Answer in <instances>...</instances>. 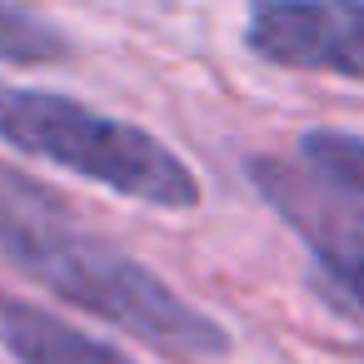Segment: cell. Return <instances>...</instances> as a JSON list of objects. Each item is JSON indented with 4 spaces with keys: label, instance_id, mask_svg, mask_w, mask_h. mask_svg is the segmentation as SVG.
I'll use <instances>...</instances> for the list:
<instances>
[{
    "label": "cell",
    "instance_id": "cell-5",
    "mask_svg": "<svg viewBox=\"0 0 364 364\" xmlns=\"http://www.w3.org/2000/svg\"><path fill=\"white\" fill-rule=\"evenodd\" d=\"M0 349L16 364H140L125 349L95 339L90 329H75L70 319L11 289H0Z\"/></svg>",
    "mask_w": 364,
    "mask_h": 364
},
{
    "label": "cell",
    "instance_id": "cell-3",
    "mask_svg": "<svg viewBox=\"0 0 364 364\" xmlns=\"http://www.w3.org/2000/svg\"><path fill=\"white\" fill-rule=\"evenodd\" d=\"M240 41L264 65L364 85V0H250Z\"/></svg>",
    "mask_w": 364,
    "mask_h": 364
},
{
    "label": "cell",
    "instance_id": "cell-7",
    "mask_svg": "<svg viewBox=\"0 0 364 364\" xmlns=\"http://www.w3.org/2000/svg\"><path fill=\"white\" fill-rule=\"evenodd\" d=\"M70 50L60 26H50L31 0H0V60L11 65H50Z\"/></svg>",
    "mask_w": 364,
    "mask_h": 364
},
{
    "label": "cell",
    "instance_id": "cell-4",
    "mask_svg": "<svg viewBox=\"0 0 364 364\" xmlns=\"http://www.w3.org/2000/svg\"><path fill=\"white\" fill-rule=\"evenodd\" d=\"M250 185L264 195V205L309 245L314 264L354 299L364 304V200L339 195L304 165L284 160H250Z\"/></svg>",
    "mask_w": 364,
    "mask_h": 364
},
{
    "label": "cell",
    "instance_id": "cell-2",
    "mask_svg": "<svg viewBox=\"0 0 364 364\" xmlns=\"http://www.w3.org/2000/svg\"><path fill=\"white\" fill-rule=\"evenodd\" d=\"M0 140L31 160L60 165L110 195L140 200L150 210H195L200 180L195 170L135 120L105 115L55 90H31L0 80Z\"/></svg>",
    "mask_w": 364,
    "mask_h": 364
},
{
    "label": "cell",
    "instance_id": "cell-6",
    "mask_svg": "<svg viewBox=\"0 0 364 364\" xmlns=\"http://www.w3.org/2000/svg\"><path fill=\"white\" fill-rule=\"evenodd\" d=\"M299 165L309 175H319L324 185H334L349 200H364V135L354 130H304L299 135Z\"/></svg>",
    "mask_w": 364,
    "mask_h": 364
},
{
    "label": "cell",
    "instance_id": "cell-1",
    "mask_svg": "<svg viewBox=\"0 0 364 364\" xmlns=\"http://www.w3.org/2000/svg\"><path fill=\"white\" fill-rule=\"evenodd\" d=\"M0 255L50 294H60L65 304L175 359L230 354V334L220 319L190 304L170 279L125 255L115 240L90 230L55 190L11 165H0Z\"/></svg>",
    "mask_w": 364,
    "mask_h": 364
}]
</instances>
